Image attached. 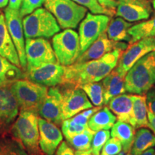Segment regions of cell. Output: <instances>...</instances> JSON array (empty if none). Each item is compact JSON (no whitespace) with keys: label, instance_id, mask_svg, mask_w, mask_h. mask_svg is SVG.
I'll list each match as a JSON object with an SVG mask.
<instances>
[{"label":"cell","instance_id":"ee69618b","mask_svg":"<svg viewBox=\"0 0 155 155\" xmlns=\"http://www.w3.org/2000/svg\"><path fill=\"white\" fill-rule=\"evenodd\" d=\"M9 5V0H0V9L6 8Z\"/></svg>","mask_w":155,"mask_h":155},{"label":"cell","instance_id":"30bf717a","mask_svg":"<svg viewBox=\"0 0 155 155\" xmlns=\"http://www.w3.org/2000/svg\"><path fill=\"white\" fill-rule=\"evenodd\" d=\"M155 50V36L139 40L128 45L121 54L115 69L122 75L127 73L134 64L147 54Z\"/></svg>","mask_w":155,"mask_h":155},{"label":"cell","instance_id":"7a4b0ae2","mask_svg":"<svg viewBox=\"0 0 155 155\" xmlns=\"http://www.w3.org/2000/svg\"><path fill=\"white\" fill-rule=\"evenodd\" d=\"M155 86V50L139 59L125 76L126 91L144 95Z\"/></svg>","mask_w":155,"mask_h":155},{"label":"cell","instance_id":"8fae6325","mask_svg":"<svg viewBox=\"0 0 155 155\" xmlns=\"http://www.w3.org/2000/svg\"><path fill=\"white\" fill-rule=\"evenodd\" d=\"M62 93V119H70L84 110L93 107L86 93L79 87L70 86Z\"/></svg>","mask_w":155,"mask_h":155},{"label":"cell","instance_id":"d6986e66","mask_svg":"<svg viewBox=\"0 0 155 155\" xmlns=\"http://www.w3.org/2000/svg\"><path fill=\"white\" fill-rule=\"evenodd\" d=\"M118 121L127 122L134 127L133 98L131 94H121L114 97L107 104Z\"/></svg>","mask_w":155,"mask_h":155},{"label":"cell","instance_id":"ba28073f","mask_svg":"<svg viewBox=\"0 0 155 155\" xmlns=\"http://www.w3.org/2000/svg\"><path fill=\"white\" fill-rule=\"evenodd\" d=\"M27 69L48 63H58L53 46L46 38H28L25 40Z\"/></svg>","mask_w":155,"mask_h":155},{"label":"cell","instance_id":"cb8c5ba5","mask_svg":"<svg viewBox=\"0 0 155 155\" xmlns=\"http://www.w3.org/2000/svg\"><path fill=\"white\" fill-rule=\"evenodd\" d=\"M132 25V23L127 22V20L120 17L111 19L106 29L108 38L116 42L126 41L129 42L131 40V37L128 32V30Z\"/></svg>","mask_w":155,"mask_h":155},{"label":"cell","instance_id":"60d3db41","mask_svg":"<svg viewBox=\"0 0 155 155\" xmlns=\"http://www.w3.org/2000/svg\"><path fill=\"white\" fill-rule=\"evenodd\" d=\"M147 117H148V128H150L155 135V114L148 110Z\"/></svg>","mask_w":155,"mask_h":155},{"label":"cell","instance_id":"277c9868","mask_svg":"<svg viewBox=\"0 0 155 155\" xmlns=\"http://www.w3.org/2000/svg\"><path fill=\"white\" fill-rule=\"evenodd\" d=\"M38 118V114L34 112L20 111L12 126V134L15 138L32 154L40 152Z\"/></svg>","mask_w":155,"mask_h":155},{"label":"cell","instance_id":"603a6c76","mask_svg":"<svg viewBox=\"0 0 155 155\" xmlns=\"http://www.w3.org/2000/svg\"><path fill=\"white\" fill-rule=\"evenodd\" d=\"M116 116L110 111L109 108L105 106L101 108L91 116L88 126L89 129L95 132L101 130H109L116 123Z\"/></svg>","mask_w":155,"mask_h":155},{"label":"cell","instance_id":"52a82bcc","mask_svg":"<svg viewBox=\"0 0 155 155\" xmlns=\"http://www.w3.org/2000/svg\"><path fill=\"white\" fill-rule=\"evenodd\" d=\"M52 46L58 63L63 66L74 64L81 55L79 35L72 29H65L55 35Z\"/></svg>","mask_w":155,"mask_h":155},{"label":"cell","instance_id":"f546056e","mask_svg":"<svg viewBox=\"0 0 155 155\" xmlns=\"http://www.w3.org/2000/svg\"><path fill=\"white\" fill-rule=\"evenodd\" d=\"M86 93L88 99L92 103L93 105L97 107H101L104 104V87L102 83L92 82L83 84L79 86Z\"/></svg>","mask_w":155,"mask_h":155},{"label":"cell","instance_id":"d590c367","mask_svg":"<svg viewBox=\"0 0 155 155\" xmlns=\"http://www.w3.org/2000/svg\"><path fill=\"white\" fill-rule=\"evenodd\" d=\"M45 0H22L19 13L22 17H24L35 9L41 7L44 5Z\"/></svg>","mask_w":155,"mask_h":155},{"label":"cell","instance_id":"ab89813d","mask_svg":"<svg viewBox=\"0 0 155 155\" xmlns=\"http://www.w3.org/2000/svg\"><path fill=\"white\" fill-rule=\"evenodd\" d=\"M72 121L74 122L75 124H81L83 126H88V122L89 119L87 118L86 116H85L83 114L80 112L79 114H76V115L73 116V117L70 118Z\"/></svg>","mask_w":155,"mask_h":155},{"label":"cell","instance_id":"7dc6e473","mask_svg":"<svg viewBox=\"0 0 155 155\" xmlns=\"http://www.w3.org/2000/svg\"><path fill=\"white\" fill-rule=\"evenodd\" d=\"M117 155H129V154H125L124 152H121V153H119V154H117Z\"/></svg>","mask_w":155,"mask_h":155},{"label":"cell","instance_id":"4fadbf2b","mask_svg":"<svg viewBox=\"0 0 155 155\" xmlns=\"http://www.w3.org/2000/svg\"><path fill=\"white\" fill-rule=\"evenodd\" d=\"M65 66L59 63H48L34 68L26 69L25 78L45 86L63 84Z\"/></svg>","mask_w":155,"mask_h":155},{"label":"cell","instance_id":"4316f807","mask_svg":"<svg viewBox=\"0 0 155 155\" xmlns=\"http://www.w3.org/2000/svg\"><path fill=\"white\" fill-rule=\"evenodd\" d=\"M133 98V113L134 127L138 128L148 127V108L147 104V96L144 95H132Z\"/></svg>","mask_w":155,"mask_h":155},{"label":"cell","instance_id":"2e32d148","mask_svg":"<svg viewBox=\"0 0 155 155\" xmlns=\"http://www.w3.org/2000/svg\"><path fill=\"white\" fill-rule=\"evenodd\" d=\"M38 126L40 149L47 155H53L63 141L62 132L56 124L42 118H38Z\"/></svg>","mask_w":155,"mask_h":155},{"label":"cell","instance_id":"7402d4cb","mask_svg":"<svg viewBox=\"0 0 155 155\" xmlns=\"http://www.w3.org/2000/svg\"><path fill=\"white\" fill-rule=\"evenodd\" d=\"M135 134V128L127 122L118 121L111 128V136L121 141L123 152L127 154H130Z\"/></svg>","mask_w":155,"mask_h":155},{"label":"cell","instance_id":"d6a6232c","mask_svg":"<svg viewBox=\"0 0 155 155\" xmlns=\"http://www.w3.org/2000/svg\"><path fill=\"white\" fill-rule=\"evenodd\" d=\"M111 137L108 130H101L94 134L91 146V152L94 155H100L103 147Z\"/></svg>","mask_w":155,"mask_h":155},{"label":"cell","instance_id":"e0dca14e","mask_svg":"<svg viewBox=\"0 0 155 155\" xmlns=\"http://www.w3.org/2000/svg\"><path fill=\"white\" fill-rule=\"evenodd\" d=\"M127 47L128 44L126 42H116L108 38L106 31H105L84 53L79 56L75 63H81L98 59L116 48L125 50Z\"/></svg>","mask_w":155,"mask_h":155},{"label":"cell","instance_id":"ac0fdd59","mask_svg":"<svg viewBox=\"0 0 155 155\" xmlns=\"http://www.w3.org/2000/svg\"><path fill=\"white\" fill-rule=\"evenodd\" d=\"M62 93L57 87L53 86L48 91L45 101L38 111V116L56 125L61 124Z\"/></svg>","mask_w":155,"mask_h":155},{"label":"cell","instance_id":"74e56055","mask_svg":"<svg viewBox=\"0 0 155 155\" xmlns=\"http://www.w3.org/2000/svg\"><path fill=\"white\" fill-rule=\"evenodd\" d=\"M55 155H75L74 151L66 141H62L58 147Z\"/></svg>","mask_w":155,"mask_h":155},{"label":"cell","instance_id":"8992f818","mask_svg":"<svg viewBox=\"0 0 155 155\" xmlns=\"http://www.w3.org/2000/svg\"><path fill=\"white\" fill-rule=\"evenodd\" d=\"M46 8L62 29H75L87 14V9L73 0H45Z\"/></svg>","mask_w":155,"mask_h":155},{"label":"cell","instance_id":"484cf974","mask_svg":"<svg viewBox=\"0 0 155 155\" xmlns=\"http://www.w3.org/2000/svg\"><path fill=\"white\" fill-rule=\"evenodd\" d=\"M155 146V135L150 129L141 128L136 132L131 147V155H140L145 151Z\"/></svg>","mask_w":155,"mask_h":155},{"label":"cell","instance_id":"f907efd6","mask_svg":"<svg viewBox=\"0 0 155 155\" xmlns=\"http://www.w3.org/2000/svg\"><path fill=\"white\" fill-rule=\"evenodd\" d=\"M129 155H131V154H129Z\"/></svg>","mask_w":155,"mask_h":155},{"label":"cell","instance_id":"836d02e7","mask_svg":"<svg viewBox=\"0 0 155 155\" xmlns=\"http://www.w3.org/2000/svg\"><path fill=\"white\" fill-rule=\"evenodd\" d=\"M88 128V126H83L74 123L71 121V119H65L62 122V132L65 136V139L82 132Z\"/></svg>","mask_w":155,"mask_h":155},{"label":"cell","instance_id":"3957f363","mask_svg":"<svg viewBox=\"0 0 155 155\" xmlns=\"http://www.w3.org/2000/svg\"><path fill=\"white\" fill-rule=\"evenodd\" d=\"M20 111L38 114L45 101L48 88L28 79H19L9 86Z\"/></svg>","mask_w":155,"mask_h":155},{"label":"cell","instance_id":"c3c4849f","mask_svg":"<svg viewBox=\"0 0 155 155\" xmlns=\"http://www.w3.org/2000/svg\"><path fill=\"white\" fill-rule=\"evenodd\" d=\"M154 155H155V150H154Z\"/></svg>","mask_w":155,"mask_h":155},{"label":"cell","instance_id":"bcb514c9","mask_svg":"<svg viewBox=\"0 0 155 155\" xmlns=\"http://www.w3.org/2000/svg\"><path fill=\"white\" fill-rule=\"evenodd\" d=\"M150 1L152 2V7L155 10V0H150Z\"/></svg>","mask_w":155,"mask_h":155},{"label":"cell","instance_id":"f1b7e54d","mask_svg":"<svg viewBox=\"0 0 155 155\" xmlns=\"http://www.w3.org/2000/svg\"><path fill=\"white\" fill-rule=\"evenodd\" d=\"M95 133V131H92L88 127L82 132L67 138V142L76 151L90 150L91 141Z\"/></svg>","mask_w":155,"mask_h":155},{"label":"cell","instance_id":"8d00e7d4","mask_svg":"<svg viewBox=\"0 0 155 155\" xmlns=\"http://www.w3.org/2000/svg\"><path fill=\"white\" fill-rule=\"evenodd\" d=\"M146 96L148 110L155 114V86H153L147 91Z\"/></svg>","mask_w":155,"mask_h":155},{"label":"cell","instance_id":"e575fe53","mask_svg":"<svg viewBox=\"0 0 155 155\" xmlns=\"http://www.w3.org/2000/svg\"><path fill=\"white\" fill-rule=\"evenodd\" d=\"M123 150L122 144L119 139L112 137L106 141L102 149L101 155H117Z\"/></svg>","mask_w":155,"mask_h":155},{"label":"cell","instance_id":"f6af8a7d","mask_svg":"<svg viewBox=\"0 0 155 155\" xmlns=\"http://www.w3.org/2000/svg\"><path fill=\"white\" fill-rule=\"evenodd\" d=\"M140 155H154V149L150 148L141 154Z\"/></svg>","mask_w":155,"mask_h":155},{"label":"cell","instance_id":"7bdbcfd3","mask_svg":"<svg viewBox=\"0 0 155 155\" xmlns=\"http://www.w3.org/2000/svg\"><path fill=\"white\" fill-rule=\"evenodd\" d=\"M75 155H94L91 152V150H86V151H76L75 152Z\"/></svg>","mask_w":155,"mask_h":155},{"label":"cell","instance_id":"9c48e42d","mask_svg":"<svg viewBox=\"0 0 155 155\" xmlns=\"http://www.w3.org/2000/svg\"><path fill=\"white\" fill-rule=\"evenodd\" d=\"M110 20L111 18L108 15L87 13L81 22L78 30L81 55L106 31Z\"/></svg>","mask_w":155,"mask_h":155},{"label":"cell","instance_id":"ffe728a7","mask_svg":"<svg viewBox=\"0 0 155 155\" xmlns=\"http://www.w3.org/2000/svg\"><path fill=\"white\" fill-rule=\"evenodd\" d=\"M0 55L21 68L18 53L7 30L4 13L0 14Z\"/></svg>","mask_w":155,"mask_h":155},{"label":"cell","instance_id":"681fc988","mask_svg":"<svg viewBox=\"0 0 155 155\" xmlns=\"http://www.w3.org/2000/svg\"><path fill=\"white\" fill-rule=\"evenodd\" d=\"M0 14H1V11H0Z\"/></svg>","mask_w":155,"mask_h":155},{"label":"cell","instance_id":"83f0119b","mask_svg":"<svg viewBox=\"0 0 155 155\" xmlns=\"http://www.w3.org/2000/svg\"><path fill=\"white\" fill-rule=\"evenodd\" d=\"M131 37L129 44L138 41L141 39L155 36V17L138 24L132 25L128 30Z\"/></svg>","mask_w":155,"mask_h":155},{"label":"cell","instance_id":"44dd1931","mask_svg":"<svg viewBox=\"0 0 155 155\" xmlns=\"http://www.w3.org/2000/svg\"><path fill=\"white\" fill-rule=\"evenodd\" d=\"M125 76L114 69L109 74L103 79L104 87V104L107 105L108 102L114 97L127 92L125 87Z\"/></svg>","mask_w":155,"mask_h":155},{"label":"cell","instance_id":"5b68a950","mask_svg":"<svg viewBox=\"0 0 155 155\" xmlns=\"http://www.w3.org/2000/svg\"><path fill=\"white\" fill-rule=\"evenodd\" d=\"M25 38H50L61 30L57 20L46 8L37 9L22 19Z\"/></svg>","mask_w":155,"mask_h":155},{"label":"cell","instance_id":"7c38bea8","mask_svg":"<svg viewBox=\"0 0 155 155\" xmlns=\"http://www.w3.org/2000/svg\"><path fill=\"white\" fill-rule=\"evenodd\" d=\"M4 14L7 30L18 53L21 68H26L27 60L25 55V40L22 17L20 15L19 10L12 9L9 7H6Z\"/></svg>","mask_w":155,"mask_h":155},{"label":"cell","instance_id":"9a60e30c","mask_svg":"<svg viewBox=\"0 0 155 155\" xmlns=\"http://www.w3.org/2000/svg\"><path fill=\"white\" fill-rule=\"evenodd\" d=\"M16 98L8 87H0V135L13 125L19 112Z\"/></svg>","mask_w":155,"mask_h":155},{"label":"cell","instance_id":"5bb4252c","mask_svg":"<svg viewBox=\"0 0 155 155\" xmlns=\"http://www.w3.org/2000/svg\"><path fill=\"white\" fill-rule=\"evenodd\" d=\"M152 12L149 0H119L116 15L133 22L147 19Z\"/></svg>","mask_w":155,"mask_h":155},{"label":"cell","instance_id":"f35d334b","mask_svg":"<svg viewBox=\"0 0 155 155\" xmlns=\"http://www.w3.org/2000/svg\"><path fill=\"white\" fill-rule=\"evenodd\" d=\"M98 3L104 8L116 11L118 5V1L116 0H97Z\"/></svg>","mask_w":155,"mask_h":155},{"label":"cell","instance_id":"1f68e13d","mask_svg":"<svg viewBox=\"0 0 155 155\" xmlns=\"http://www.w3.org/2000/svg\"><path fill=\"white\" fill-rule=\"evenodd\" d=\"M73 1L86 7L92 14L106 15L109 17H113L116 15V11L104 8L98 3L97 0H73Z\"/></svg>","mask_w":155,"mask_h":155},{"label":"cell","instance_id":"b9f144b4","mask_svg":"<svg viewBox=\"0 0 155 155\" xmlns=\"http://www.w3.org/2000/svg\"><path fill=\"white\" fill-rule=\"evenodd\" d=\"M22 5V0H9L8 7L15 10H19Z\"/></svg>","mask_w":155,"mask_h":155},{"label":"cell","instance_id":"4dcf8cb0","mask_svg":"<svg viewBox=\"0 0 155 155\" xmlns=\"http://www.w3.org/2000/svg\"><path fill=\"white\" fill-rule=\"evenodd\" d=\"M0 155H28L26 149L17 139L2 137L0 139Z\"/></svg>","mask_w":155,"mask_h":155},{"label":"cell","instance_id":"d4e9b609","mask_svg":"<svg viewBox=\"0 0 155 155\" xmlns=\"http://www.w3.org/2000/svg\"><path fill=\"white\" fill-rule=\"evenodd\" d=\"M25 78L20 68L0 55V87H9L15 81Z\"/></svg>","mask_w":155,"mask_h":155},{"label":"cell","instance_id":"6da1fadb","mask_svg":"<svg viewBox=\"0 0 155 155\" xmlns=\"http://www.w3.org/2000/svg\"><path fill=\"white\" fill-rule=\"evenodd\" d=\"M124 51L116 48L98 59L65 66L63 84L79 87L103 80L116 67Z\"/></svg>","mask_w":155,"mask_h":155}]
</instances>
